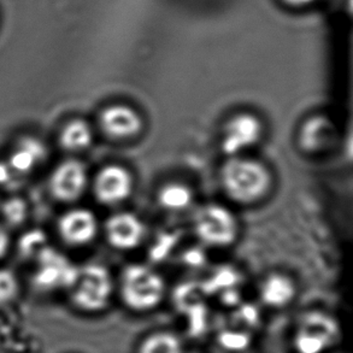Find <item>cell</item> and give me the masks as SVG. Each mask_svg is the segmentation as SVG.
Wrapping results in <instances>:
<instances>
[{
	"label": "cell",
	"mask_w": 353,
	"mask_h": 353,
	"mask_svg": "<svg viewBox=\"0 0 353 353\" xmlns=\"http://www.w3.org/2000/svg\"><path fill=\"white\" fill-rule=\"evenodd\" d=\"M3 216L9 225H21L27 216L26 203L19 198H12L10 201H5L3 205Z\"/></svg>",
	"instance_id": "19"
},
{
	"label": "cell",
	"mask_w": 353,
	"mask_h": 353,
	"mask_svg": "<svg viewBox=\"0 0 353 353\" xmlns=\"http://www.w3.org/2000/svg\"><path fill=\"white\" fill-rule=\"evenodd\" d=\"M159 203L168 210H185L191 205L192 193L190 188L183 185L170 183L163 187L162 191L159 192Z\"/></svg>",
	"instance_id": "17"
},
{
	"label": "cell",
	"mask_w": 353,
	"mask_h": 353,
	"mask_svg": "<svg viewBox=\"0 0 353 353\" xmlns=\"http://www.w3.org/2000/svg\"><path fill=\"white\" fill-rule=\"evenodd\" d=\"M101 127L114 138H129L139 133L141 119L128 106L115 105L108 108L101 114Z\"/></svg>",
	"instance_id": "12"
},
{
	"label": "cell",
	"mask_w": 353,
	"mask_h": 353,
	"mask_svg": "<svg viewBox=\"0 0 353 353\" xmlns=\"http://www.w3.org/2000/svg\"><path fill=\"white\" fill-rule=\"evenodd\" d=\"M70 291L72 304L79 310L90 314L105 310L114 291L110 272L98 264H88L79 269Z\"/></svg>",
	"instance_id": "3"
},
{
	"label": "cell",
	"mask_w": 353,
	"mask_h": 353,
	"mask_svg": "<svg viewBox=\"0 0 353 353\" xmlns=\"http://www.w3.org/2000/svg\"><path fill=\"white\" fill-rule=\"evenodd\" d=\"M165 285L152 269L132 265L124 270L121 279V298L124 305L134 312L154 310L162 303Z\"/></svg>",
	"instance_id": "1"
},
{
	"label": "cell",
	"mask_w": 353,
	"mask_h": 353,
	"mask_svg": "<svg viewBox=\"0 0 353 353\" xmlns=\"http://www.w3.org/2000/svg\"><path fill=\"white\" fill-rule=\"evenodd\" d=\"M132 187L130 174L119 165L104 168L97 176V196L105 204L123 201L130 194Z\"/></svg>",
	"instance_id": "9"
},
{
	"label": "cell",
	"mask_w": 353,
	"mask_h": 353,
	"mask_svg": "<svg viewBox=\"0 0 353 353\" xmlns=\"http://www.w3.org/2000/svg\"><path fill=\"white\" fill-rule=\"evenodd\" d=\"M106 234L111 245L121 250H129L138 246L141 241L143 225L137 216L123 212L108 221Z\"/></svg>",
	"instance_id": "10"
},
{
	"label": "cell",
	"mask_w": 353,
	"mask_h": 353,
	"mask_svg": "<svg viewBox=\"0 0 353 353\" xmlns=\"http://www.w3.org/2000/svg\"><path fill=\"white\" fill-rule=\"evenodd\" d=\"M336 328L334 321L322 314H309L304 317L294 339L299 353H321L333 343Z\"/></svg>",
	"instance_id": "6"
},
{
	"label": "cell",
	"mask_w": 353,
	"mask_h": 353,
	"mask_svg": "<svg viewBox=\"0 0 353 353\" xmlns=\"http://www.w3.org/2000/svg\"><path fill=\"white\" fill-rule=\"evenodd\" d=\"M97 220L91 211L72 210L62 217L59 232L65 241L72 245L90 243L97 234Z\"/></svg>",
	"instance_id": "11"
},
{
	"label": "cell",
	"mask_w": 353,
	"mask_h": 353,
	"mask_svg": "<svg viewBox=\"0 0 353 353\" xmlns=\"http://www.w3.org/2000/svg\"><path fill=\"white\" fill-rule=\"evenodd\" d=\"M296 293V286L291 279L280 274L270 275L261 287L263 303L274 309H281L291 304Z\"/></svg>",
	"instance_id": "14"
},
{
	"label": "cell",
	"mask_w": 353,
	"mask_h": 353,
	"mask_svg": "<svg viewBox=\"0 0 353 353\" xmlns=\"http://www.w3.org/2000/svg\"><path fill=\"white\" fill-rule=\"evenodd\" d=\"M87 183L86 169L77 161H67L54 170L51 190L61 201H75L81 196Z\"/></svg>",
	"instance_id": "8"
},
{
	"label": "cell",
	"mask_w": 353,
	"mask_h": 353,
	"mask_svg": "<svg viewBox=\"0 0 353 353\" xmlns=\"http://www.w3.org/2000/svg\"><path fill=\"white\" fill-rule=\"evenodd\" d=\"M270 176L261 163L250 159H230L222 170V183L230 198L251 203L267 192Z\"/></svg>",
	"instance_id": "2"
},
{
	"label": "cell",
	"mask_w": 353,
	"mask_h": 353,
	"mask_svg": "<svg viewBox=\"0 0 353 353\" xmlns=\"http://www.w3.org/2000/svg\"><path fill=\"white\" fill-rule=\"evenodd\" d=\"M9 246V235L0 227V258L4 256Z\"/></svg>",
	"instance_id": "23"
},
{
	"label": "cell",
	"mask_w": 353,
	"mask_h": 353,
	"mask_svg": "<svg viewBox=\"0 0 353 353\" xmlns=\"http://www.w3.org/2000/svg\"><path fill=\"white\" fill-rule=\"evenodd\" d=\"M240 336H243V335L238 334V333H225V334L222 335L221 343L225 345L227 349H243L248 343H246V340L236 341V339H239Z\"/></svg>",
	"instance_id": "21"
},
{
	"label": "cell",
	"mask_w": 353,
	"mask_h": 353,
	"mask_svg": "<svg viewBox=\"0 0 353 353\" xmlns=\"http://www.w3.org/2000/svg\"><path fill=\"white\" fill-rule=\"evenodd\" d=\"M46 156V148L43 143L35 139L26 138L19 141L14 152L10 154V169L12 170L14 176L28 175L39 163L43 161Z\"/></svg>",
	"instance_id": "13"
},
{
	"label": "cell",
	"mask_w": 353,
	"mask_h": 353,
	"mask_svg": "<svg viewBox=\"0 0 353 353\" xmlns=\"http://www.w3.org/2000/svg\"><path fill=\"white\" fill-rule=\"evenodd\" d=\"M46 235L40 230H32L19 240V250L26 257H34L46 250Z\"/></svg>",
	"instance_id": "18"
},
{
	"label": "cell",
	"mask_w": 353,
	"mask_h": 353,
	"mask_svg": "<svg viewBox=\"0 0 353 353\" xmlns=\"http://www.w3.org/2000/svg\"><path fill=\"white\" fill-rule=\"evenodd\" d=\"M17 180L14 172L10 169L9 164L6 162H0V186H10L14 185Z\"/></svg>",
	"instance_id": "22"
},
{
	"label": "cell",
	"mask_w": 353,
	"mask_h": 353,
	"mask_svg": "<svg viewBox=\"0 0 353 353\" xmlns=\"http://www.w3.org/2000/svg\"><path fill=\"white\" fill-rule=\"evenodd\" d=\"M262 125L254 116L239 115L227 124L222 148L227 154L234 156L258 141Z\"/></svg>",
	"instance_id": "7"
},
{
	"label": "cell",
	"mask_w": 353,
	"mask_h": 353,
	"mask_svg": "<svg viewBox=\"0 0 353 353\" xmlns=\"http://www.w3.org/2000/svg\"><path fill=\"white\" fill-rule=\"evenodd\" d=\"M137 353H183V345L176 334L159 330L145 336L139 344Z\"/></svg>",
	"instance_id": "15"
},
{
	"label": "cell",
	"mask_w": 353,
	"mask_h": 353,
	"mask_svg": "<svg viewBox=\"0 0 353 353\" xmlns=\"http://www.w3.org/2000/svg\"><path fill=\"white\" fill-rule=\"evenodd\" d=\"M92 141V130L90 125L77 119L68 124L61 135V143L63 146L70 151H79L86 148Z\"/></svg>",
	"instance_id": "16"
},
{
	"label": "cell",
	"mask_w": 353,
	"mask_h": 353,
	"mask_svg": "<svg viewBox=\"0 0 353 353\" xmlns=\"http://www.w3.org/2000/svg\"><path fill=\"white\" fill-rule=\"evenodd\" d=\"M19 291V283L12 272L0 270V306L14 301Z\"/></svg>",
	"instance_id": "20"
},
{
	"label": "cell",
	"mask_w": 353,
	"mask_h": 353,
	"mask_svg": "<svg viewBox=\"0 0 353 353\" xmlns=\"http://www.w3.org/2000/svg\"><path fill=\"white\" fill-rule=\"evenodd\" d=\"M38 269L34 275V282L43 291L70 290L77 281L79 268L68 258L48 248L39 254Z\"/></svg>",
	"instance_id": "4"
},
{
	"label": "cell",
	"mask_w": 353,
	"mask_h": 353,
	"mask_svg": "<svg viewBox=\"0 0 353 353\" xmlns=\"http://www.w3.org/2000/svg\"><path fill=\"white\" fill-rule=\"evenodd\" d=\"M194 227L198 236L209 245H228L236 236V222L230 210L220 205H208L196 212Z\"/></svg>",
	"instance_id": "5"
}]
</instances>
